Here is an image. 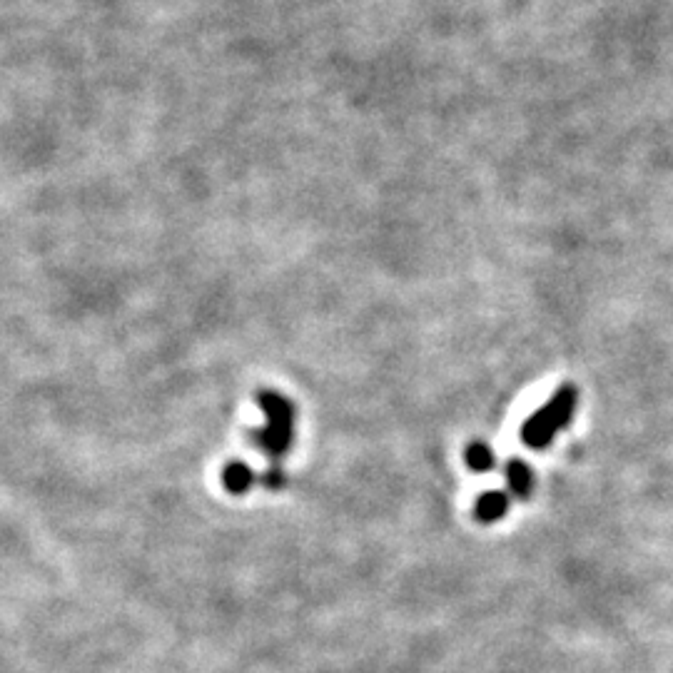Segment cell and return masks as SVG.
Masks as SVG:
<instances>
[{"mask_svg":"<svg viewBox=\"0 0 673 673\" xmlns=\"http://www.w3.org/2000/svg\"><path fill=\"white\" fill-rule=\"evenodd\" d=\"M257 402H260L267 422L265 427H260L252 434V439H255L262 454L280 462L290 452L292 439H295V407H292L290 399L272 392V389H262L257 394Z\"/></svg>","mask_w":673,"mask_h":673,"instance_id":"1","label":"cell"},{"mask_svg":"<svg viewBox=\"0 0 673 673\" xmlns=\"http://www.w3.org/2000/svg\"><path fill=\"white\" fill-rule=\"evenodd\" d=\"M576 404H579V389L574 384H561L554 397L524 422L521 427V442L529 449H546L554 442L556 434L574 419Z\"/></svg>","mask_w":673,"mask_h":673,"instance_id":"2","label":"cell"},{"mask_svg":"<svg viewBox=\"0 0 673 673\" xmlns=\"http://www.w3.org/2000/svg\"><path fill=\"white\" fill-rule=\"evenodd\" d=\"M285 482H287V477L280 467L267 469V474H265V487L267 489H272V492H280V489L285 487Z\"/></svg>","mask_w":673,"mask_h":673,"instance_id":"7","label":"cell"},{"mask_svg":"<svg viewBox=\"0 0 673 673\" xmlns=\"http://www.w3.org/2000/svg\"><path fill=\"white\" fill-rule=\"evenodd\" d=\"M464 459H467V467L477 474H484L489 472V469H494V452L484 442L469 444L467 452H464Z\"/></svg>","mask_w":673,"mask_h":673,"instance_id":"6","label":"cell"},{"mask_svg":"<svg viewBox=\"0 0 673 673\" xmlns=\"http://www.w3.org/2000/svg\"><path fill=\"white\" fill-rule=\"evenodd\" d=\"M509 502V492H487L474 504V516L482 524H494V521L504 519L506 511H509Z\"/></svg>","mask_w":673,"mask_h":673,"instance_id":"4","label":"cell"},{"mask_svg":"<svg viewBox=\"0 0 673 673\" xmlns=\"http://www.w3.org/2000/svg\"><path fill=\"white\" fill-rule=\"evenodd\" d=\"M506 474V487H509V494H514L516 499H529L531 489H534V472L526 462L521 459H511L504 469Z\"/></svg>","mask_w":673,"mask_h":673,"instance_id":"3","label":"cell"},{"mask_svg":"<svg viewBox=\"0 0 673 673\" xmlns=\"http://www.w3.org/2000/svg\"><path fill=\"white\" fill-rule=\"evenodd\" d=\"M252 482H255V474H252V469L245 462H230L222 469V484H225L230 494L250 492Z\"/></svg>","mask_w":673,"mask_h":673,"instance_id":"5","label":"cell"}]
</instances>
